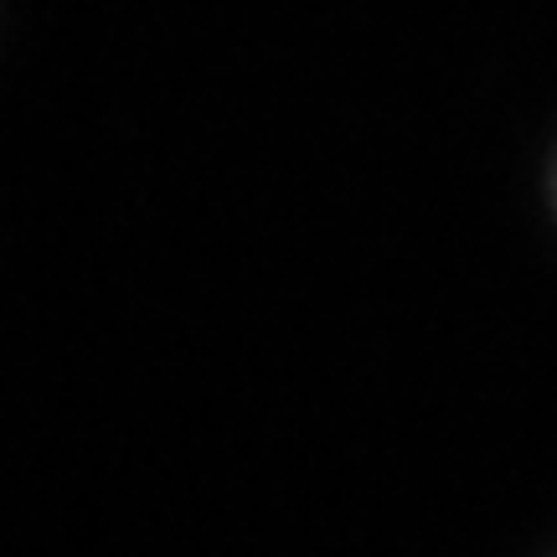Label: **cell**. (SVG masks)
<instances>
[{
    "instance_id": "6da1fadb",
    "label": "cell",
    "mask_w": 557,
    "mask_h": 557,
    "mask_svg": "<svg viewBox=\"0 0 557 557\" xmlns=\"http://www.w3.org/2000/svg\"><path fill=\"white\" fill-rule=\"evenodd\" d=\"M553 201H557V165H553Z\"/></svg>"
}]
</instances>
